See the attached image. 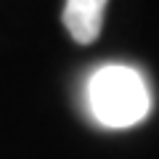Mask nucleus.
<instances>
[{
  "label": "nucleus",
  "instance_id": "1",
  "mask_svg": "<svg viewBox=\"0 0 159 159\" xmlns=\"http://www.w3.org/2000/svg\"><path fill=\"white\" fill-rule=\"evenodd\" d=\"M90 109L106 127H130L148 111L143 77L130 66H103L90 77Z\"/></svg>",
  "mask_w": 159,
  "mask_h": 159
},
{
  "label": "nucleus",
  "instance_id": "2",
  "mask_svg": "<svg viewBox=\"0 0 159 159\" xmlns=\"http://www.w3.org/2000/svg\"><path fill=\"white\" fill-rule=\"evenodd\" d=\"M109 0H66L64 3V27L72 34L74 43L90 45L96 43L103 27V13H106Z\"/></svg>",
  "mask_w": 159,
  "mask_h": 159
}]
</instances>
